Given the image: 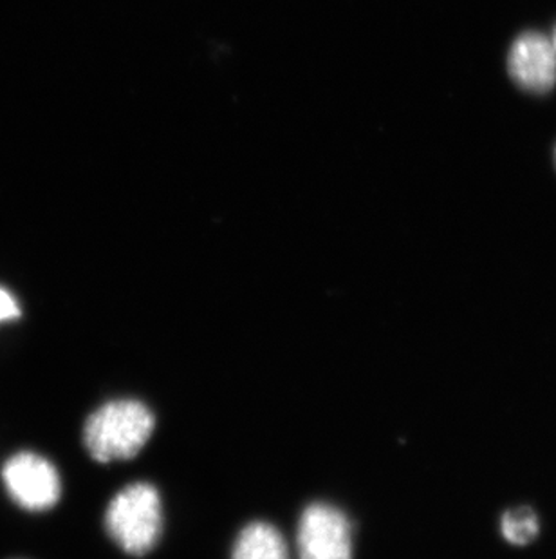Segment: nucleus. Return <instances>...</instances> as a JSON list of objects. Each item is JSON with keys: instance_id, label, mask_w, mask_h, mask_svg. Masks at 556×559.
<instances>
[{"instance_id": "nucleus-1", "label": "nucleus", "mask_w": 556, "mask_h": 559, "mask_svg": "<svg viewBox=\"0 0 556 559\" xmlns=\"http://www.w3.org/2000/svg\"><path fill=\"white\" fill-rule=\"evenodd\" d=\"M154 424L153 412L142 402H109L87 418L85 448L98 462L132 459L148 442Z\"/></svg>"}, {"instance_id": "nucleus-2", "label": "nucleus", "mask_w": 556, "mask_h": 559, "mask_svg": "<svg viewBox=\"0 0 556 559\" xmlns=\"http://www.w3.org/2000/svg\"><path fill=\"white\" fill-rule=\"evenodd\" d=\"M164 523L161 500L153 486L132 484L112 498L106 528L121 549L132 556L147 555L158 544Z\"/></svg>"}, {"instance_id": "nucleus-10", "label": "nucleus", "mask_w": 556, "mask_h": 559, "mask_svg": "<svg viewBox=\"0 0 556 559\" xmlns=\"http://www.w3.org/2000/svg\"><path fill=\"white\" fill-rule=\"evenodd\" d=\"M555 165H556V148H555Z\"/></svg>"}, {"instance_id": "nucleus-5", "label": "nucleus", "mask_w": 556, "mask_h": 559, "mask_svg": "<svg viewBox=\"0 0 556 559\" xmlns=\"http://www.w3.org/2000/svg\"><path fill=\"white\" fill-rule=\"evenodd\" d=\"M509 76L531 93H547L556 82V53L552 40L542 33H522L508 55Z\"/></svg>"}, {"instance_id": "nucleus-9", "label": "nucleus", "mask_w": 556, "mask_h": 559, "mask_svg": "<svg viewBox=\"0 0 556 559\" xmlns=\"http://www.w3.org/2000/svg\"><path fill=\"white\" fill-rule=\"evenodd\" d=\"M549 40H552L553 48H555V53H556V26H555V29H553V35H552V37H549Z\"/></svg>"}, {"instance_id": "nucleus-4", "label": "nucleus", "mask_w": 556, "mask_h": 559, "mask_svg": "<svg viewBox=\"0 0 556 559\" xmlns=\"http://www.w3.org/2000/svg\"><path fill=\"white\" fill-rule=\"evenodd\" d=\"M297 547L300 559H352L351 523L336 507L310 506L300 518Z\"/></svg>"}, {"instance_id": "nucleus-3", "label": "nucleus", "mask_w": 556, "mask_h": 559, "mask_svg": "<svg viewBox=\"0 0 556 559\" xmlns=\"http://www.w3.org/2000/svg\"><path fill=\"white\" fill-rule=\"evenodd\" d=\"M2 480L11 500L32 512L49 511L62 495L60 475L40 454L19 453L5 462Z\"/></svg>"}, {"instance_id": "nucleus-7", "label": "nucleus", "mask_w": 556, "mask_h": 559, "mask_svg": "<svg viewBox=\"0 0 556 559\" xmlns=\"http://www.w3.org/2000/svg\"><path fill=\"white\" fill-rule=\"evenodd\" d=\"M536 533H539V518L528 507H520V509L504 514L503 534L509 544H530Z\"/></svg>"}, {"instance_id": "nucleus-8", "label": "nucleus", "mask_w": 556, "mask_h": 559, "mask_svg": "<svg viewBox=\"0 0 556 559\" xmlns=\"http://www.w3.org/2000/svg\"><path fill=\"white\" fill-rule=\"evenodd\" d=\"M21 317V308L10 292L0 288V322L15 321Z\"/></svg>"}, {"instance_id": "nucleus-6", "label": "nucleus", "mask_w": 556, "mask_h": 559, "mask_svg": "<svg viewBox=\"0 0 556 559\" xmlns=\"http://www.w3.org/2000/svg\"><path fill=\"white\" fill-rule=\"evenodd\" d=\"M233 559H289L282 534L269 523H252L237 538Z\"/></svg>"}]
</instances>
